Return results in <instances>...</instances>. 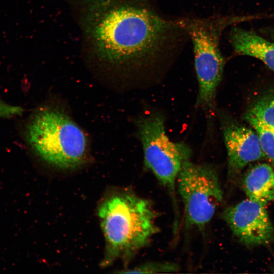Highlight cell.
<instances>
[{
    "mask_svg": "<svg viewBox=\"0 0 274 274\" xmlns=\"http://www.w3.org/2000/svg\"><path fill=\"white\" fill-rule=\"evenodd\" d=\"M98 214L106 243L104 266L118 259L129 260L159 231L151 201L131 191L107 196Z\"/></svg>",
    "mask_w": 274,
    "mask_h": 274,
    "instance_id": "cell-2",
    "label": "cell"
},
{
    "mask_svg": "<svg viewBox=\"0 0 274 274\" xmlns=\"http://www.w3.org/2000/svg\"><path fill=\"white\" fill-rule=\"evenodd\" d=\"M82 23L99 59L120 67L153 62L182 29L144 0H85Z\"/></svg>",
    "mask_w": 274,
    "mask_h": 274,
    "instance_id": "cell-1",
    "label": "cell"
},
{
    "mask_svg": "<svg viewBox=\"0 0 274 274\" xmlns=\"http://www.w3.org/2000/svg\"><path fill=\"white\" fill-rule=\"evenodd\" d=\"M246 121L253 120L274 133V92L260 96L247 110Z\"/></svg>",
    "mask_w": 274,
    "mask_h": 274,
    "instance_id": "cell-11",
    "label": "cell"
},
{
    "mask_svg": "<svg viewBox=\"0 0 274 274\" xmlns=\"http://www.w3.org/2000/svg\"><path fill=\"white\" fill-rule=\"evenodd\" d=\"M193 43L194 64L199 84L197 105L211 113L222 79L224 61L219 48V35L225 21L213 18L186 19L178 21Z\"/></svg>",
    "mask_w": 274,
    "mask_h": 274,
    "instance_id": "cell-5",
    "label": "cell"
},
{
    "mask_svg": "<svg viewBox=\"0 0 274 274\" xmlns=\"http://www.w3.org/2000/svg\"><path fill=\"white\" fill-rule=\"evenodd\" d=\"M230 41L237 53L257 58L274 71V43L236 27L231 31Z\"/></svg>",
    "mask_w": 274,
    "mask_h": 274,
    "instance_id": "cell-9",
    "label": "cell"
},
{
    "mask_svg": "<svg viewBox=\"0 0 274 274\" xmlns=\"http://www.w3.org/2000/svg\"><path fill=\"white\" fill-rule=\"evenodd\" d=\"M228 156V173L236 177L248 164L264 158L259 137L256 132L220 114Z\"/></svg>",
    "mask_w": 274,
    "mask_h": 274,
    "instance_id": "cell-8",
    "label": "cell"
},
{
    "mask_svg": "<svg viewBox=\"0 0 274 274\" xmlns=\"http://www.w3.org/2000/svg\"><path fill=\"white\" fill-rule=\"evenodd\" d=\"M266 206L248 198L226 208L222 217L243 244L266 245L274 239V228Z\"/></svg>",
    "mask_w": 274,
    "mask_h": 274,
    "instance_id": "cell-7",
    "label": "cell"
},
{
    "mask_svg": "<svg viewBox=\"0 0 274 274\" xmlns=\"http://www.w3.org/2000/svg\"><path fill=\"white\" fill-rule=\"evenodd\" d=\"M185 225L203 229L223 199L218 173L210 164L184 162L177 179Z\"/></svg>",
    "mask_w": 274,
    "mask_h": 274,
    "instance_id": "cell-6",
    "label": "cell"
},
{
    "mask_svg": "<svg viewBox=\"0 0 274 274\" xmlns=\"http://www.w3.org/2000/svg\"><path fill=\"white\" fill-rule=\"evenodd\" d=\"M247 122L257 133L263 152L274 168V133L255 121Z\"/></svg>",
    "mask_w": 274,
    "mask_h": 274,
    "instance_id": "cell-13",
    "label": "cell"
},
{
    "mask_svg": "<svg viewBox=\"0 0 274 274\" xmlns=\"http://www.w3.org/2000/svg\"><path fill=\"white\" fill-rule=\"evenodd\" d=\"M243 186L249 199L267 205L274 200V169L265 163L254 166L246 174Z\"/></svg>",
    "mask_w": 274,
    "mask_h": 274,
    "instance_id": "cell-10",
    "label": "cell"
},
{
    "mask_svg": "<svg viewBox=\"0 0 274 274\" xmlns=\"http://www.w3.org/2000/svg\"><path fill=\"white\" fill-rule=\"evenodd\" d=\"M273 272H274V269H273Z\"/></svg>",
    "mask_w": 274,
    "mask_h": 274,
    "instance_id": "cell-15",
    "label": "cell"
},
{
    "mask_svg": "<svg viewBox=\"0 0 274 274\" xmlns=\"http://www.w3.org/2000/svg\"><path fill=\"white\" fill-rule=\"evenodd\" d=\"M179 269V266L174 263L148 262L121 272L145 274L174 273L177 272Z\"/></svg>",
    "mask_w": 274,
    "mask_h": 274,
    "instance_id": "cell-12",
    "label": "cell"
},
{
    "mask_svg": "<svg viewBox=\"0 0 274 274\" xmlns=\"http://www.w3.org/2000/svg\"><path fill=\"white\" fill-rule=\"evenodd\" d=\"M25 137L35 154L55 167L75 169L87 160L86 135L59 110L44 108L35 112L26 124Z\"/></svg>",
    "mask_w": 274,
    "mask_h": 274,
    "instance_id": "cell-3",
    "label": "cell"
},
{
    "mask_svg": "<svg viewBox=\"0 0 274 274\" xmlns=\"http://www.w3.org/2000/svg\"><path fill=\"white\" fill-rule=\"evenodd\" d=\"M135 124L145 168L168 190L175 203L177 177L184 162L190 160L192 150L185 143L169 140L165 130L164 116L160 113L140 116Z\"/></svg>",
    "mask_w": 274,
    "mask_h": 274,
    "instance_id": "cell-4",
    "label": "cell"
},
{
    "mask_svg": "<svg viewBox=\"0 0 274 274\" xmlns=\"http://www.w3.org/2000/svg\"><path fill=\"white\" fill-rule=\"evenodd\" d=\"M23 109L17 106L7 103L0 99V118L10 119L21 115Z\"/></svg>",
    "mask_w": 274,
    "mask_h": 274,
    "instance_id": "cell-14",
    "label": "cell"
}]
</instances>
